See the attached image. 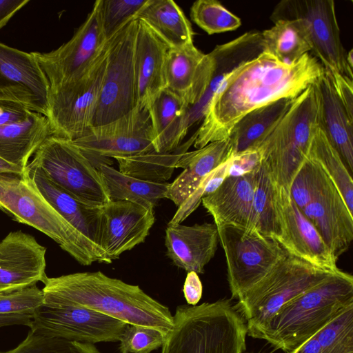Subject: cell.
<instances>
[{"mask_svg": "<svg viewBox=\"0 0 353 353\" xmlns=\"http://www.w3.org/2000/svg\"><path fill=\"white\" fill-rule=\"evenodd\" d=\"M232 156L230 139L209 143L201 148L186 152L175 168H183L181 174L169 183L165 198L180 206L212 171Z\"/></svg>", "mask_w": 353, "mask_h": 353, "instance_id": "obj_29", "label": "cell"}, {"mask_svg": "<svg viewBox=\"0 0 353 353\" xmlns=\"http://www.w3.org/2000/svg\"><path fill=\"white\" fill-rule=\"evenodd\" d=\"M173 321L163 353H243L246 349V322L230 299L179 305Z\"/></svg>", "mask_w": 353, "mask_h": 353, "instance_id": "obj_4", "label": "cell"}, {"mask_svg": "<svg viewBox=\"0 0 353 353\" xmlns=\"http://www.w3.org/2000/svg\"><path fill=\"white\" fill-rule=\"evenodd\" d=\"M270 19H300L304 23L312 46V55L325 70L353 79L346 62L347 52L340 37L335 3L333 0H283L274 8Z\"/></svg>", "mask_w": 353, "mask_h": 353, "instance_id": "obj_12", "label": "cell"}, {"mask_svg": "<svg viewBox=\"0 0 353 353\" xmlns=\"http://www.w3.org/2000/svg\"><path fill=\"white\" fill-rule=\"evenodd\" d=\"M338 98L347 112L353 115V82L348 77L334 71L325 70Z\"/></svg>", "mask_w": 353, "mask_h": 353, "instance_id": "obj_47", "label": "cell"}, {"mask_svg": "<svg viewBox=\"0 0 353 353\" xmlns=\"http://www.w3.org/2000/svg\"><path fill=\"white\" fill-rule=\"evenodd\" d=\"M32 161L48 179L77 199L96 206L110 201L98 169L70 140L48 137Z\"/></svg>", "mask_w": 353, "mask_h": 353, "instance_id": "obj_9", "label": "cell"}, {"mask_svg": "<svg viewBox=\"0 0 353 353\" xmlns=\"http://www.w3.org/2000/svg\"><path fill=\"white\" fill-rule=\"evenodd\" d=\"M194 134L186 142L172 151L159 152L154 150L138 154L116 157L119 170L139 179L162 183L172 176L176 164L183 154L193 145Z\"/></svg>", "mask_w": 353, "mask_h": 353, "instance_id": "obj_35", "label": "cell"}, {"mask_svg": "<svg viewBox=\"0 0 353 353\" xmlns=\"http://www.w3.org/2000/svg\"><path fill=\"white\" fill-rule=\"evenodd\" d=\"M261 158L257 150H247L229 159L228 176H238L257 169L261 165Z\"/></svg>", "mask_w": 353, "mask_h": 353, "instance_id": "obj_46", "label": "cell"}, {"mask_svg": "<svg viewBox=\"0 0 353 353\" xmlns=\"http://www.w3.org/2000/svg\"><path fill=\"white\" fill-rule=\"evenodd\" d=\"M261 32L263 52L291 64L312 50L306 27L300 19L279 20Z\"/></svg>", "mask_w": 353, "mask_h": 353, "instance_id": "obj_34", "label": "cell"}, {"mask_svg": "<svg viewBox=\"0 0 353 353\" xmlns=\"http://www.w3.org/2000/svg\"><path fill=\"white\" fill-rule=\"evenodd\" d=\"M42 282L44 305L86 307L129 325L154 328L167 336L172 330L173 315L168 307L139 285L100 271L46 276Z\"/></svg>", "mask_w": 353, "mask_h": 353, "instance_id": "obj_2", "label": "cell"}, {"mask_svg": "<svg viewBox=\"0 0 353 353\" xmlns=\"http://www.w3.org/2000/svg\"><path fill=\"white\" fill-rule=\"evenodd\" d=\"M275 203L281 224L277 241L288 252L312 265L338 271L337 260L322 237L292 199L289 190L276 186Z\"/></svg>", "mask_w": 353, "mask_h": 353, "instance_id": "obj_18", "label": "cell"}, {"mask_svg": "<svg viewBox=\"0 0 353 353\" xmlns=\"http://www.w3.org/2000/svg\"><path fill=\"white\" fill-rule=\"evenodd\" d=\"M24 170L8 163L0 157V176L8 174L22 175Z\"/></svg>", "mask_w": 353, "mask_h": 353, "instance_id": "obj_52", "label": "cell"}, {"mask_svg": "<svg viewBox=\"0 0 353 353\" xmlns=\"http://www.w3.org/2000/svg\"><path fill=\"white\" fill-rule=\"evenodd\" d=\"M32 315L28 314H0V327L14 325H27L30 327L32 323Z\"/></svg>", "mask_w": 353, "mask_h": 353, "instance_id": "obj_50", "label": "cell"}, {"mask_svg": "<svg viewBox=\"0 0 353 353\" xmlns=\"http://www.w3.org/2000/svg\"><path fill=\"white\" fill-rule=\"evenodd\" d=\"M147 0H101V17L106 39L134 18Z\"/></svg>", "mask_w": 353, "mask_h": 353, "instance_id": "obj_42", "label": "cell"}, {"mask_svg": "<svg viewBox=\"0 0 353 353\" xmlns=\"http://www.w3.org/2000/svg\"><path fill=\"white\" fill-rule=\"evenodd\" d=\"M167 336L154 328L128 325L119 342V353H150L164 345Z\"/></svg>", "mask_w": 353, "mask_h": 353, "instance_id": "obj_40", "label": "cell"}, {"mask_svg": "<svg viewBox=\"0 0 353 353\" xmlns=\"http://www.w3.org/2000/svg\"><path fill=\"white\" fill-rule=\"evenodd\" d=\"M229 159L212 171L201 181L197 188L178 207L176 213L168 225L181 224L198 208L202 198L214 192L221 185L228 177Z\"/></svg>", "mask_w": 353, "mask_h": 353, "instance_id": "obj_41", "label": "cell"}, {"mask_svg": "<svg viewBox=\"0 0 353 353\" xmlns=\"http://www.w3.org/2000/svg\"><path fill=\"white\" fill-rule=\"evenodd\" d=\"M301 212L338 261L353 239V214L334 184L322 170L318 188Z\"/></svg>", "mask_w": 353, "mask_h": 353, "instance_id": "obj_19", "label": "cell"}, {"mask_svg": "<svg viewBox=\"0 0 353 353\" xmlns=\"http://www.w3.org/2000/svg\"><path fill=\"white\" fill-rule=\"evenodd\" d=\"M128 325L83 307L43 305L33 314L30 328L39 335L95 344L119 341Z\"/></svg>", "mask_w": 353, "mask_h": 353, "instance_id": "obj_14", "label": "cell"}, {"mask_svg": "<svg viewBox=\"0 0 353 353\" xmlns=\"http://www.w3.org/2000/svg\"><path fill=\"white\" fill-rule=\"evenodd\" d=\"M137 20L134 53L137 106L148 108L165 88V60L170 47L145 22Z\"/></svg>", "mask_w": 353, "mask_h": 353, "instance_id": "obj_26", "label": "cell"}, {"mask_svg": "<svg viewBox=\"0 0 353 353\" xmlns=\"http://www.w3.org/2000/svg\"><path fill=\"white\" fill-rule=\"evenodd\" d=\"M28 2V0H0V30Z\"/></svg>", "mask_w": 353, "mask_h": 353, "instance_id": "obj_49", "label": "cell"}, {"mask_svg": "<svg viewBox=\"0 0 353 353\" xmlns=\"http://www.w3.org/2000/svg\"><path fill=\"white\" fill-rule=\"evenodd\" d=\"M100 246L109 263L143 243L154 225V210L126 201H110L101 206Z\"/></svg>", "mask_w": 353, "mask_h": 353, "instance_id": "obj_20", "label": "cell"}, {"mask_svg": "<svg viewBox=\"0 0 353 353\" xmlns=\"http://www.w3.org/2000/svg\"><path fill=\"white\" fill-rule=\"evenodd\" d=\"M0 210L51 238L83 265L109 263L103 252L61 216L23 173L0 176Z\"/></svg>", "mask_w": 353, "mask_h": 353, "instance_id": "obj_5", "label": "cell"}, {"mask_svg": "<svg viewBox=\"0 0 353 353\" xmlns=\"http://www.w3.org/2000/svg\"><path fill=\"white\" fill-rule=\"evenodd\" d=\"M318 122L317 97L311 85L294 99L276 127L255 149L276 186L290 190L306 158Z\"/></svg>", "mask_w": 353, "mask_h": 353, "instance_id": "obj_7", "label": "cell"}, {"mask_svg": "<svg viewBox=\"0 0 353 353\" xmlns=\"http://www.w3.org/2000/svg\"><path fill=\"white\" fill-rule=\"evenodd\" d=\"M214 69L211 52L203 53L193 43L181 48H170L165 60V88L179 96L189 108L203 97Z\"/></svg>", "mask_w": 353, "mask_h": 353, "instance_id": "obj_22", "label": "cell"}, {"mask_svg": "<svg viewBox=\"0 0 353 353\" xmlns=\"http://www.w3.org/2000/svg\"><path fill=\"white\" fill-rule=\"evenodd\" d=\"M339 270L318 267L285 252L261 281L238 298L236 306L246 322L248 334L259 339L284 305Z\"/></svg>", "mask_w": 353, "mask_h": 353, "instance_id": "obj_6", "label": "cell"}, {"mask_svg": "<svg viewBox=\"0 0 353 353\" xmlns=\"http://www.w3.org/2000/svg\"><path fill=\"white\" fill-rule=\"evenodd\" d=\"M152 124L148 108L136 106L129 113L95 128L71 141L97 168L112 164L109 158L128 157L152 150Z\"/></svg>", "mask_w": 353, "mask_h": 353, "instance_id": "obj_13", "label": "cell"}, {"mask_svg": "<svg viewBox=\"0 0 353 353\" xmlns=\"http://www.w3.org/2000/svg\"><path fill=\"white\" fill-rule=\"evenodd\" d=\"M183 292L188 305H197L203 293V285L197 273L188 272L183 284Z\"/></svg>", "mask_w": 353, "mask_h": 353, "instance_id": "obj_48", "label": "cell"}, {"mask_svg": "<svg viewBox=\"0 0 353 353\" xmlns=\"http://www.w3.org/2000/svg\"><path fill=\"white\" fill-rule=\"evenodd\" d=\"M243 353H245V352H243Z\"/></svg>", "mask_w": 353, "mask_h": 353, "instance_id": "obj_55", "label": "cell"}, {"mask_svg": "<svg viewBox=\"0 0 353 353\" xmlns=\"http://www.w3.org/2000/svg\"><path fill=\"white\" fill-rule=\"evenodd\" d=\"M106 63L105 43L103 52L86 72L74 80L50 88L48 119L52 135L74 141L91 128Z\"/></svg>", "mask_w": 353, "mask_h": 353, "instance_id": "obj_10", "label": "cell"}, {"mask_svg": "<svg viewBox=\"0 0 353 353\" xmlns=\"http://www.w3.org/2000/svg\"><path fill=\"white\" fill-rule=\"evenodd\" d=\"M188 106L177 94L164 88L148 106L152 124V145L159 152L179 147L186 135L185 117Z\"/></svg>", "mask_w": 353, "mask_h": 353, "instance_id": "obj_30", "label": "cell"}, {"mask_svg": "<svg viewBox=\"0 0 353 353\" xmlns=\"http://www.w3.org/2000/svg\"><path fill=\"white\" fill-rule=\"evenodd\" d=\"M191 19L208 34L235 30L241 20L216 0H198L190 8Z\"/></svg>", "mask_w": 353, "mask_h": 353, "instance_id": "obj_38", "label": "cell"}, {"mask_svg": "<svg viewBox=\"0 0 353 353\" xmlns=\"http://www.w3.org/2000/svg\"><path fill=\"white\" fill-rule=\"evenodd\" d=\"M263 52L261 32L251 30L228 43L216 46L211 52L214 69L209 85L199 101L187 109L185 126L187 130L203 120L218 88L234 70Z\"/></svg>", "mask_w": 353, "mask_h": 353, "instance_id": "obj_25", "label": "cell"}, {"mask_svg": "<svg viewBox=\"0 0 353 353\" xmlns=\"http://www.w3.org/2000/svg\"><path fill=\"white\" fill-rule=\"evenodd\" d=\"M110 201H126L153 209L165 198L169 183L137 179L116 170L110 165H97Z\"/></svg>", "mask_w": 353, "mask_h": 353, "instance_id": "obj_33", "label": "cell"}, {"mask_svg": "<svg viewBox=\"0 0 353 353\" xmlns=\"http://www.w3.org/2000/svg\"><path fill=\"white\" fill-rule=\"evenodd\" d=\"M42 290L36 285L0 293V314H19L33 315L43 305Z\"/></svg>", "mask_w": 353, "mask_h": 353, "instance_id": "obj_43", "label": "cell"}, {"mask_svg": "<svg viewBox=\"0 0 353 353\" xmlns=\"http://www.w3.org/2000/svg\"><path fill=\"white\" fill-rule=\"evenodd\" d=\"M137 21L131 19L107 39L106 68L91 128L112 122L137 106L134 53Z\"/></svg>", "mask_w": 353, "mask_h": 353, "instance_id": "obj_8", "label": "cell"}, {"mask_svg": "<svg viewBox=\"0 0 353 353\" xmlns=\"http://www.w3.org/2000/svg\"><path fill=\"white\" fill-rule=\"evenodd\" d=\"M289 353H323L319 341L314 335Z\"/></svg>", "mask_w": 353, "mask_h": 353, "instance_id": "obj_51", "label": "cell"}, {"mask_svg": "<svg viewBox=\"0 0 353 353\" xmlns=\"http://www.w3.org/2000/svg\"><path fill=\"white\" fill-rule=\"evenodd\" d=\"M306 157L316 164L332 181L352 213L353 181L351 173L319 122L313 132Z\"/></svg>", "mask_w": 353, "mask_h": 353, "instance_id": "obj_36", "label": "cell"}, {"mask_svg": "<svg viewBox=\"0 0 353 353\" xmlns=\"http://www.w3.org/2000/svg\"><path fill=\"white\" fill-rule=\"evenodd\" d=\"M49 81L33 52L0 43V100L19 103L46 117Z\"/></svg>", "mask_w": 353, "mask_h": 353, "instance_id": "obj_16", "label": "cell"}, {"mask_svg": "<svg viewBox=\"0 0 353 353\" xmlns=\"http://www.w3.org/2000/svg\"><path fill=\"white\" fill-rule=\"evenodd\" d=\"M353 305V277L339 270L284 305L259 339L289 353Z\"/></svg>", "mask_w": 353, "mask_h": 353, "instance_id": "obj_3", "label": "cell"}, {"mask_svg": "<svg viewBox=\"0 0 353 353\" xmlns=\"http://www.w3.org/2000/svg\"><path fill=\"white\" fill-rule=\"evenodd\" d=\"M321 173V168L307 157L296 173L289 192L292 199L301 210L309 203L316 192Z\"/></svg>", "mask_w": 353, "mask_h": 353, "instance_id": "obj_44", "label": "cell"}, {"mask_svg": "<svg viewBox=\"0 0 353 353\" xmlns=\"http://www.w3.org/2000/svg\"><path fill=\"white\" fill-rule=\"evenodd\" d=\"M274 190V183L261 163L248 229L277 241L281 233V224L275 203Z\"/></svg>", "mask_w": 353, "mask_h": 353, "instance_id": "obj_37", "label": "cell"}, {"mask_svg": "<svg viewBox=\"0 0 353 353\" xmlns=\"http://www.w3.org/2000/svg\"><path fill=\"white\" fill-rule=\"evenodd\" d=\"M346 62H347L348 66L352 70V67H353V50L352 49H351L350 51L347 52Z\"/></svg>", "mask_w": 353, "mask_h": 353, "instance_id": "obj_53", "label": "cell"}, {"mask_svg": "<svg viewBox=\"0 0 353 353\" xmlns=\"http://www.w3.org/2000/svg\"><path fill=\"white\" fill-rule=\"evenodd\" d=\"M219 241L214 223L188 226L168 225L165 230L166 254L178 268L188 272H204L205 266L214 257Z\"/></svg>", "mask_w": 353, "mask_h": 353, "instance_id": "obj_24", "label": "cell"}, {"mask_svg": "<svg viewBox=\"0 0 353 353\" xmlns=\"http://www.w3.org/2000/svg\"><path fill=\"white\" fill-rule=\"evenodd\" d=\"M0 353H81L79 342L49 337L30 330L15 347Z\"/></svg>", "mask_w": 353, "mask_h": 353, "instance_id": "obj_45", "label": "cell"}, {"mask_svg": "<svg viewBox=\"0 0 353 353\" xmlns=\"http://www.w3.org/2000/svg\"><path fill=\"white\" fill-rule=\"evenodd\" d=\"M323 73V65L309 52L287 64L262 52L222 81L194 133V147L228 139L246 114L281 99L296 98Z\"/></svg>", "mask_w": 353, "mask_h": 353, "instance_id": "obj_1", "label": "cell"}, {"mask_svg": "<svg viewBox=\"0 0 353 353\" xmlns=\"http://www.w3.org/2000/svg\"><path fill=\"white\" fill-rule=\"evenodd\" d=\"M227 263L232 299L261 281L285 253L274 239L232 225L216 226Z\"/></svg>", "mask_w": 353, "mask_h": 353, "instance_id": "obj_11", "label": "cell"}, {"mask_svg": "<svg viewBox=\"0 0 353 353\" xmlns=\"http://www.w3.org/2000/svg\"><path fill=\"white\" fill-rule=\"evenodd\" d=\"M161 353H163V351L161 350Z\"/></svg>", "mask_w": 353, "mask_h": 353, "instance_id": "obj_54", "label": "cell"}, {"mask_svg": "<svg viewBox=\"0 0 353 353\" xmlns=\"http://www.w3.org/2000/svg\"><path fill=\"white\" fill-rule=\"evenodd\" d=\"M23 174L61 216L103 252L100 246L102 205H90L66 192L48 179L32 161L28 162Z\"/></svg>", "mask_w": 353, "mask_h": 353, "instance_id": "obj_23", "label": "cell"}, {"mask_svg": "<svg viewBox=\"0 0 353 353\" xmlns=\"http://www.w3.org/2000/svg\"><path fill=\"white\" fill-rule=\"evenodd\" d=\"M259 168L241 176H228L214 192L202 198L203 207L216 226L248 228Z\"/></svg>", "mask_w": 353, "mask_h": 353, "instance_id": "obj_27", "label": "cell"}, {"mask_svg": "<svg viewBox=\"0 0 353 353\" xmlns=\"http://www.w3.org/2000/svg\"><path fill=\"white\" fill-rule=\"evenodd\" d=\"M52 135L46 116L25 105L0 100V157L25 169L30 157Z\"/></svg>", "mask_w": 353, "mask_h": 353, "instance_id": "obj_17", "label": "cell"}, {"mask_svg": "<svg viewBox=\"0 0 353 353\" xmlns=\"http://www.w3.org/2000/svg\"><path fill=\"white\" fill-rule=\"evenodd\" d=\"M100 6L101 0H97L85 21L68 42L50 52H33L50 88L80 77L103 52L107 39Z\"/></svg>", "mask_w": 353, "mask_h": 353, "instance_id": "obj_15", "label": "cell"}, {"mask_svg": "<svg viewBox=\"0 0 353 353\" xmlns=\"http://www.w3.org/2000/svg\"><path fill=\"white\" fill-rule=\"evenodd\" d=\"M312 85L318 101L319 123L352 174L353 115L347 112L338 98L325 70Z\"/></svg>", "mask_w": 353, "mask_h": 353, "instance_id": "obj_28", "label": "cell"}, {"mask_svg": "<svg viewBox=\"0 0 353 353\" xmlns=\"http://www.w3.org/2000/svg\"><path fill=\"white\" fill-rule=\"evenodd\" d=\"M294 99H281L243 117L234 125L228 137L232 156L255 150L276 127Z\"/></svg>", "mask_w": 353, "mask_h": 353, "instance_id": "obj_32", "label": "cell"}, {"mask_svg": "<svg viewBox=\"0 0 353 353\" xmlns=\"http://www.w3.org/2000/svg\"><path fill=\"white\" fill-rule=\"evenodd\" d=\"M323 353H353V305L315 334Z\"/></svg>", "mask_w": 353, "mask_h": 353, "instance_id": "obj_39", "label": "cell"}, {"mask_svg": "<svg viewBox=\"0 0 353 353\" xmlns=\"http://www.w3.org/2000/svg\"><path fill=\"white\" fill-rule=\"evenodd\" d=\"M46 248L21 231L9 233L0 242V293L43 281Z\"/></svg>", "mask_w": 353, "mask_h": 353, "instance_id": "obj_21", "label": "cell"}, {"mask_svg": "<svg viewBox=\"0 0 353 353\" xmlns=\"http://www.w3.org/2000/svg\"><path fill=\"white\" fill-rule=\"evenodd\" d=\"M134 17L145 22L171 48L193 43L191 23L172 0H147Z\"/></svg>", "mask_w": 353, "mask_h": 353, "instance_id": "obj_31", "label": "cell"}]
</instances>
